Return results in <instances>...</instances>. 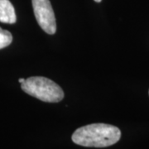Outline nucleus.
<instances>
[{
  "label": "nucleus",
  "instance_id": "f257e3e1",
  "mask_svg": "<svg viewBox=\"0 0 149 149\" xmlns=\"http://www.w3.org/2000/svg\"><path fill=\"white\" fill-rule=\"evenodd\" d=\"M121 138L118 128L107 123H92L77 128L71 139L77 145L88 148H106L117 143Z\"/></svg>",
  "mask_w": 149,
  "mask_h": 149
},
{
  "label": "nucleus",
  "instance_id": "f03ea898",
  "mask_svg": "<svg viewBox=\"0 0 149 149\" xmlns=\"http://www.w3.org/2000/svg\"><path fill=\"white\" fill-rule=\"evenodd\" d=\"M25 93L43 102L58 103L64 99L61 87L52 80L43 76H32L21 84Z\"/></svg>",
  "mask_w": 149,
  "mask_h": 149
},
{
  "label": "nucleus",
  "instance_id": "7ed1b4c3",
  "mask_svg": "<svg viewBox=\"0 0 149 149\" xmlns=\"http://www.w3.org/2000/svg\"><path fill=\"white\" fill-rule=\"evenodd\" d=\"M35 17L45 32L53 35L56 32V23L50 0H32Z\"/></svg>",
  "mask_w": 149,
  "mask_h": 149
},
{
  "label": "nucleus",
  "instance_id": "20e7f679",
  "mask_svg": "<svg viewBox=\"0 0 149 149\" xmlns=\"http://www.w3.org/2000/svg\"><path fill=\"white\" fill-rule=\"evenodd\" d=\"M17 21L16 13L13 5L9 0H0V22L13 24Z\"/></svg>",
  "mask_w": 149,
  "mask_h": 149
},
{
  "label": "nucleus",
  "instance_id": "39448f33",
  "mask_svg": "<svg viewBox=\"0 0 149 149\" xmlns=\"http://www.w3.org/2000/svg\"><path fill=\"white\" fill-rule=\"evenodd\" d=\"M13 42L12 33L0 27V49L8 47Z\"/></svg>",
  "mask_w": 149,
  "mask_h": 149
},
{
  "label": "nucleus",
  "instance_id": "423d86ee",
  "mask_svg": "<svg viewBox=\"0 0 149 149\" xmlns=\"http://www.w3.org/2000/svg\"><path fill=\"white\" fill-rule=\"evenodd\" d=\"M24 80H25V79H24V78H20V79L18 80V82L22 84V83H23V82H24Z\"/></svg>",
  "mask_w": 149,
  "mask_h": 149
},
{
  "label": "nucleus",
  "instance_id": "0eeeda50",
  "mask_svg": "<svg viewBox=\"0 0 149 149\" xmlns=\"http://www.w3.org/2000/svg\"><path fill=\"white\" fill-rule=\"evenodd\" d=\"M95 1L96 3H100L102 0H95Z\"/></svg>",
  "mask_w": 149,
  "mask_h": 149
}]
</instances>
